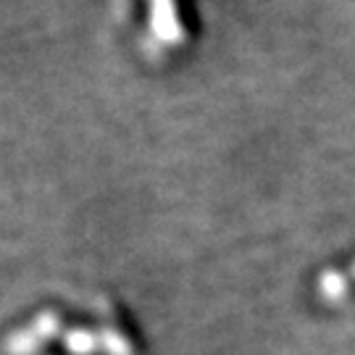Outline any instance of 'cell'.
<instances>
[{
  "label": "cell",
  "mask_w": 355,
  "mask_h": 355,
  "mask_svg": "<svg viewBox=\"0 0 355 355\" xmlns=\"http://www.w3.org/2000/svg\"><path fill=\"white\" fill-rule=\"evenodd\" d=\"M129 308L111 295L45 300L16 321L0 355H140Z\"/></svg>",
  "instance_id": "cell-1"
},
{
  "label": "cell",
  "mask_w": 355,
  "mask_h": 355,
  "mask_svg": "<svg viewBox=\"0 0 355 355\" xmlns=\"http://www.w3.org/2000/svg\"><path fill=\"white\" fill-rule=\"evenodd\" d=\"M137 26L148 55H174L192 40L195 13L190 0H137Z\"/></svg>",
  "instance_id": "cell-2"
}]
</instances>
